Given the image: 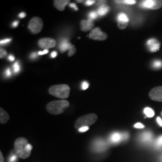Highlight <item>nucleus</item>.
I'll return each instance as SVG.
<instances>
[{
	"label": "nucleus",
	"mask_w": 162,
	"mask_h": 162,
	"mask_svg": "<svg viewBox=\"0 0 162 162\" xmlns=\"http://www.w3.org/2000/svg\"><path fill=\"white\" fill-rule=\"evenodd\" d=\"M57 56V52L56 51H53L50 54V57L52 58H55Z\"/></svg>",
	"instance_id": "40"
},
{
	"label": "nucleus",
	"mask_w": 162,
	"mask_h": 162,
	"mask_svg": "<svg viewBox=\"0 0 162 162\" xmlns=\"http://www.w3.org/2000/svg\"><path fill=\"white\" fill-rule=\"evenodd\" d=\"M89 86H90V84H88V82H87V81H84V82H82V85H81V88H82V89L83 90H87V89L89 87Z\"/></svg>",
	"instance_id": "28"
},
{
	"label": "nucleus",
	"mask_w": 162,
	"mask_h": 162,
	"mask_svg": "<svg viewBox=\"0 0 162 162\" xmlns=\"http://www.w3.org/2000/svg\"><path fill=\"white\" fill-rule=\"evenodd\" d=\"M70 2L69 0H55L53 1L54 6L60 11H64L66 6Z\"/></svg>",
	"instance_id": "15"
},
{
	"label": "nucleus",
	"mask_w": 162,
	"mask_h": 162,
	"mask_svg": "<svg viewBox=\"0 0 162 162\" xmlns=\"http://www.w3.org/2000/svg\"><path fill=\"white\" fill-rule=\"evenodd\" d=\"M129 138V134L127 133H120L118 132H115L112 133L110 136V141L113 144H118L123 140H126Z\"/></svg>",
	"instance_id": "9"
},
{
	"label": "nucleus",
	"mask_w": 162,
	"mask_h": 162,
	"mask_svg": "<svg viewBox=\"0 0 162 162\" xmlns=\"http://www.w3.org/2000/svg\"><path fill=\"white\" fill-rule=\"evenodd\" d=\"M13 72L15 73H17L20 70V64L19 63L18 61H16L13 66Z\"/></svg>",
	"instance_id": "24"
},
{
	"label": "nucleus",
	"mask_w": 162,
	"mask_h": 162,
	"mask_svg": "<svg viewBox=\"0 0 162 162\" xmlns=\"http://www.w3.org/2000/svg\"><path fill=\"white\" fill-rule=\"evenodd\" d=\"M72 45L73 44L71 43H70L67 39H64L61 41V42L59 44V49L60 50V52L64 53L66 51L69 50Z\"/></svg>",
	"instance_id": "14"
},
{
	"label": "nucleus",
	"mask_w": 162,
	"mask_h": 162,
	"mask_svg": "<svg viewBox=\"0 0 162 162\" xmlns=\"http://www.w3.org/2000/svg\"><path fill=\"white\" fill-rule=\"evenodd\" d=\"M150 97L153 100L162 102V87L153 88L150 93Z\"/></svg>",
	"instance_id": "10"
},
{
	"label": "nucleus",
	"mask_w": 162,
	"mask_h": 162,
	"mask_svg": "<svg viewBox=\"0 0 162 162\" xmlns=\"http://www.w3.org/2000/svg\"><path fill=\"white\" fill-rule=\"evenodd\" d=\"M98 15L99 14H98L97 12H96V11H92L88 14V17H89L88 19L93 20L94 19H95L97 17Z\"/></svg>",
	"instance_id": "23"
},
{
	"label": "nucleus",
	"mask_w": 162,
	"mask_h": 162,
	"mask_svg": "<svg viewBox=\"0 0 162 162\" xmlns=\"http://www.w3.org/2000/svg\"><path fill=\"white\" fill-rule=\"evenodd\" d=\"M134 127L136 129H144L145 127L144 125H143L141 123H137L134 125Z\"/></svg>",
	"instance_id": "30"
},
{
	"label": "nucleus",
	"mask_w": 162,
	"mask_h": 162,
	"mask_svg": "<svg viewBox=\"0 0 162 162\" xmlns=\"http://www.w3.org/2000/svg\"><path fill=\"white\" fill-rule=\"evenodd\" d=\"M11 40V38H5L4 40H1L0 41V43L1 45H5L8 44V43H10Z\"/></svg>",
	"instance_id": "29"
},
{
	"label": "nucleus",
	"mask_w": 162,
	"mask_h": 162,
	"mask_svg": "<svg viewBox=\"0 0 162 162\" xmlns=\"http://www.w3.org/2000/svg\"><path fill=\"white\" fill-rule=\"evenodd\" d=\"M0 159H1L0 162H4V157L2 156V152L1 151L0 152Z\"/></svg>",
	"instance_id": "43"
},
{
	"label": "nucleus",
	"mask_w": 162,
	"mask_h": 162,
	"mask_svg": "<svg viewBox=\"0 0 162 162\" xmlns=\"http://www.w3.org/2000/svg\"><path fill=\"white\" fill-rule=\"evenodd\" d=\"M153 133L150 132H145L139 136V140L144 145H149L153 141Z\"/></svg>",
	"instance_id": "11"
},
{
	"label": "nucleus",
	"mask_w": 162,
	"mask_h": 162,
	"mask_svg": "<svg viewBox=\"0 0 162 162\" xmlns=\"http://www.w3.org/2000/svg\"><path fill=\"white\" fill-rule=\"evenodd\" d=\"M157 123L159 124V125L160 126L162 127V120L161 118L157 117Z\"/></svg>",
	"instance_id": "38"
},
{
	"label": "nucleus",
	"mask_w": 162,
	"mask_h": 162,
	"mask_svg": "<svg viewBox=\"0 0 162 162\" xmlns=\"http://www.w3.org/2000/svg\"><path fill=\"white\" fill-rule=\"evenodd\" d=\"M140 6L142 8H149L152 10H157L162 6V1L156 0H146L141 2Z\"/></svg>",
	"instance_id": "7"
},
{
	"label": "nucleus",
	"mask_w": 162,
	"mask_h": 162,
	"mask_svg": "<svg viewBox=\"0 0 162 162\" xmlns=\"http://www.w3.org/2000/svg\"><path fill=\"white\" fill-rule=\"evenodd\" d=\"M115 2L118 4H129V5L135 4L136 2V1L135 0H118V1H115Z\"/></svg>",
	"instance_id": "22"
},
{
	"label": "nucleus",
	"mask_w": 162,
	"mask_h": 162,
	"mask_svg": "<svg viewBox=\"0 0 162 162\" xmlns=\"http://www.w3.org/2000/svg\"><path fill=\"white\" fill-rule=\"evenodd\" d=\"M97 118V116L95 114H89L81 117L75 122V128L79 129L82 127H90L96 123Z\"/></svg>",
	"instance_id": "4"
},
{
	"label": "nucleus",
	"mask_w": 162,
	"mask_h": 162,
	"mask_svg": "<svg viewBox=\"0 0 162 162\" xmlns=\"http://www.w3.org/2000/svg\"><path fill=\"white\" fill-rule=\"evenodd\" d=\"M38 44L40 47L44 50H47L56 46V41L52 38H42L38 40Z\"/></svg>",
	"instance_id": "8"
},
{
	"label": "nucleus",
	"mask_w": 162,
	"mask_h": 162,
	"mask_svg": "<svg viewBox=\"0 0 162 162\" xmlns=\"http://www.w3.org/2000/svg\"><path fill=\"white\" fill-rule=\"evenodd\" d=\"M110 10V7L109 6H108L107 5L105 4H103L102 5H100L97 10V13L100 16H105V14H106Z\"/></svg>",
	"instance_id": "16"
},
{
	"label": "nucleus",
	"mask_w": 162,
	"mask_h": 162,
	"mask_svg": "<svg viewBox=\"0 0 162 162\" xmlns=\"http://www.w3.org/2000/svg\"><path fill=\"white\" fill-rule=\"evenodd\" d=\"M70 105L66 100H59L49 102L46 105L47 111L52 115H59L63 113Z\"/></svg>",
	"instance_id": "2"
},
{
	"label": "nucleus",
	"mask_w": 162,
	"mask_h": 162,
	"mask_svg": "<svg viewBox=\"0 0 162 162\" xmlns=\"http://www.w3.org/2000/svg\"><path fill=\"white\" fill-rule=\"evenodd\" d=\"M16 155L21 159H27L29 157L32 146L29 144L28 140L24 138H17L14 144Z\"/></svg>",
	"instance_id": "1"
},
{
	"label": "nucleus",
	"mask_w": 162,
	"mask_h": 162,
	"mask_svg": "<svg viewBox=\"0 0 162 162\" xmlns=\"http://www.w3.org/2000/svg\"><path fill=\"white\" fill-rule=\"evenodd\" d=\"M147 45L148 49L153 52H157L160 49V43L156 38L149 39L147 41Z\"/></svg>",
	"instance_id": "12"
},
{
	"label": "nucleus",
	"mask_w": 162,
	"mask_h": 162,
	"mask_svg": "<svg viewBox=\"0 0 162 162\" xmlns=\"http://www.w3.org/2000/svg\"><path fill=\"white\" fill-rule=\"evenodd\" d=\"M18 23H19V22L18 21H14L13 23H12V26H13V27H16V26H17V25H18Z\"/></svg>",
	"instance_id": "42"
},
{
	"label": "nucleus",
	"mask_w": 162,
	"mask_h": 162,
	"mask_svg": "<svg viewBox=\"0 0 162 162\" xmlns=\"http://www.w3.org/2000/svg\"><path fill=\"white\" fill-rule=\"evenodd\" d=\"M17 160V156L14 154H13L9 158V162H15Z\"/></svg>",
	"instance_id": "31"
},
{
	"label": "nucleus",
	"mask_w": 162,
	"mask_h": 162,
	"mask_svg": "<svg viewBox=\"0 0 162 162\" xmlns=\"http://www.w3.org/2000/svg\"><path fill=\"white\" fill-rule=\"evenodd\" d=\"M128 23L125 22H118V26L121 29H124L127 26Z\"/></svg>",
	"instance_id": "27"
},
{
	"label": "nucleus",
	"mask_w": 162,
	"mask_h": 162,
	"mask_svg": "<svg viewBox=\"0 0 162 162\" xmlns=\"http://www.w3.org/2000/svg\"><path fill=\"white\" fill-rule=\"evenodd\" d=\"M89 37L91 39L98 41H103L108 38V35L103 32L100 28H94L90 33Z\"/></svg>",
	"instance_id": "6"
},
{
	"label": "nucleus",
	"mask_w": 162,
	"mask_h": 162,
	"mask_svg": "<svg viewBox=\"0 0 162 162\" xmlns=\"http://www.w3.org/2000/svg\"><path fill=\"white\" fill-rule=\"evenodd\" d=\"M9 120V115L2 108L0 109V123L1 124L6 123Z\"/></svg>",
	"instance_id": "17"
},
{
	"label": "nucleus",
	"mask_w": 162,
	"mask_h": 162,
	"mask_svg": "<svg viewBox=\"0 0 162 162\" xmlns=\"http://www.w3.org/2000/svg\"><path fill=\"white\" fill-rule=\"evenodd\" d=\"M144 112L145 115H146V117H148V118H152L155 115V113H154V111H153V109H152L150 108H148V107L145 108L144 109Z\"/></svg>",
	"instance_id": "19"
},
{
	"label": "nucleus",
	"mask_w": 162,
	"mask_h": 162,
	"mask_svg": "<svg viewBox=\"0 0 162 162\" xmlns=\"http://www.w3.org/2000/svg\"><path fill=\"white\" fill-rule=\"evenodd\" d=\"M69 7H71V8H73L75 10H78V8L77 5H76V4H75V3H71V4H70Z\"/></svg>",
	"instance_id": "35"
},
{
	"label": "nucleus",
	"mask_w": 162,
	"mask_h": 162,
	"mask_svg": "<svg viewBox=\"0 0 162 162\" xmlns=\"http://www.w3.org/2000/svg\"><path fill=\"white\" fill-rule=\"evenodd\" d=\"M89 130V127H82L78 129L79 132H85Z\"/></svg>",
	"instance_id": "32"
},
{
	"label": "nucleus",
	"mask_w": 162,
	"mask_h": 162,
	"mask_svg": "<svg viewBox=\"0 0 162 162\" xmlns=\"http://www.w3.org/2000/svg\"><path fill=\"white\" fill-rule=\"evenodd\" d=\"M49 93L50 94L60 99H67L70 95V88L66 84L55 85L49 88Z\"/></svg>",
	"instance_id": "3"
},
{
	"label": "nucleus",
	"mask_w": 162,
	"mask_h": 162,
	"mask_svg": "<svg viewBox=\"0 0 162 162\" xmlns=\"http://www.w3.org/2000/svg\"><path fill=\"white\" fill-rule=\"evenodd\" d=\"M160 162H162V156L160 158Z\"/></svg>",
	"instance_id": "45"
},
{
	"label": "nucleus",
	"mask_w": 162,
	"mask_h": 162,
	"mask_svg": "<svg viewBox=\"0 0 162 162\" xmlns=\"http://www.w3.org/2000/svg\"><path fill=\"white\" fill-rule=\"evenodd\" d=\"M81 29L82 31H88L91 30L94 26V22L92 20H82L81 21Z\"/></svg>",
	"instance_id": "13"
},
{
	"label": "nucleus",
	"mask_w": 162,
	"mask_h": 162,
	"mask_svg": "<svg viewBox=\"0 0 162 162\" xmlns=\"http://www.w3.org/2000/svg\"><path fill=\"white\" fill-rule=\"evenodd\" d=\"M76 2H84V1H83V0H82V1H76Z\"/></svg>",
	"instance_id": "44"
},
{
	"label": "nucleus",
	"mask_w": 162,
	"mask_h": 162,
	"mask_svg": "<svg viewBox=\"0 0 162 162\" xmlns=\"http://www.w3.org/2000/svg\"><path fill=\"white\" fill-rule=\"evenodd\" d=\"M7 51L1 47V49H0V58L1 59L7 57Z\"/></svg>",
	"instance_id": "26"
},
{
	"label": "nucleus",
	"mask_w": 162,
	"mask_h": 162,
	"mask_svg": "<svg viewBox=\"0 0 162 162\" xmlns=\"http://www.w3.org/2000/svg\"><path fill=\"white\" fill-rule=\"evenodd\" d=\"M26 16V13L24 12H21L19 14V17L20 18H24Z\"/></svg>",
	"instance_id": "41"
},
{
	"label": "nucleus",
	"mask_w": 162,
	"mask_h": 162,
	"mask_svg": "<svg viewBox=\"0 0 162 162\" xmlns=\"http://www.w3.org/2000/svg\"><path fill=\"white\" fill-rule=\"evenodd\" d=\"M152 67L154 69H160L162 68V61L160 60H156L152 63Z\"/></svg>",
	"instance_id": "20"
},
{
	"label": "nucleus",
	"mask_w": 162,
	"mask_h": 162,
	"mask_svg": "<svg viewBox=\"0 0 162 162\" xmlns=\"http://www.w3.org/2000/svg\"><path fill=\"white\" fill-rule=\"evenodd\" d=\"M118 22H125L128 23L129 19L128 16L124 13H120L117 16Z\"/></svg>",
	"instance_id": "18"
},
{
	"label": "nucleus",
	"mask_w": 162,
	"mask_h": 162,
	"mask_svg": "<svg viewBox=\"0 0 162 162\" xmlns=\"http://www.w3.org/2000/svg\"><path fill=\"white\" fill-rule=\"evenodd\" d=\"M5 76L7 77H10L11 76V70L10 69H7L5 71Z\"/></svg>",
	"instance_id": "34"
},
{
	"label": "nucleus",
	"mask_w": 162,
	"mask_h": 162,
	"mask_svg": "<svg viewBox=\"0 0 162 162\" xmlns=\"http://www.w3.org/2000/svg\"><path fill=\"white\" fill-rule=\"evenodd\" d=\"M154 147L157 150L162 148V135L158 137L154 142Z\"/></svg>",
	"instance_id": "21"
},
{
	"label": "nucleus",
	"mask_w": 162,
	"mask_h": 162,
	"mask_svg": "<svg viewBox=\"0 0 162 162\" xmlns=\"http://www.w3.org/2000/svg\"><path fill=\"white\" fill-rule=\"evenodd\" d=\"M8 60L10 61H13L14 60V56L13 55H10L8 57Z\"/></svg>",
	"instance_id": "39"
},
{
	"label": "nucleus",
	"mask_w": 162,
	"mask_h": 162,
	"mask_svg": "<svg viewBox=\"0 0 162 162\" xmlns=\"http://www.w3.org/2000/svg\"><path fill=\"white\" fill-rule=\"evenodd\" d=\"M76 52V49L74 45H72V46L71 47V48L69 49V52H68V56L69 57H72V55H73Z\"/></svg>",
	"instance_id": "25"
},
{
	"label": "nucleus",
	"mask_w": 162,
	"mask_h": 162,
	"mask_svg": "<svg viewBox=\"0 0 162 162\" xmlns=\"http://www.w3.org/2000/svg\"><path fill=\"white\" fill-rule=\"evenodd\" d=\"M37 54L36 52H33L31 54V56H30V58L32 59V60H35L37 58Z\"/></svg>",
	"instance_id": "36"
},
{
	"label": "nucleus",
	"mask_w": 162,
	"mask_h": 162,
	"mask_svg": "<svg viewBox=\"0 0 162 162\" xmlns=\"http://www.w3.org/2000/svg\"><path fill=\"white\" fill-rule=\"evenodd\" d=\"M48 52H49L48 50H44L43 51H39V52H38V55H44V54L47 53Z\"/></svg>",
	"instance_id": "37"
},
{
	"label": "nucleus",
	"mask_w": 162,
	"mask_h": 162,
	"mask_svg": "<svg viewBox=\"0 0 162 162\" xmlns=\"http://www.w3.org/2000/svg\"><path fill=\"white\" fill-rule=\"evenodd\" d=\"M43 22L39 17H34L29 22L28 27L33 34L39 33L43 28Z\"/></svg>",
	"instance_id": "5"
},
{
	"label": "nucleus",
	"mask_w": 162,
	"mask_h": 162,
	"mask_svg": "<svg viewBox=\"0 0 162 162\" xmlns=\"http://www.w3.org/2000/svg\"><path fill=\"white\" fill-rule=\"evenodd\" d=\"M94 2H96V1H94V0H88V1H86L85 4V5H93Z\"/></svg>",
	"instance_id": "33"
}]
</instances>
